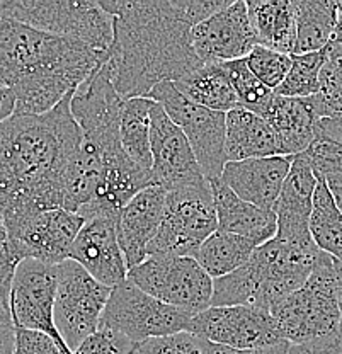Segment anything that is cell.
I'll use <instances>...</instances> for the list:
<instances>
[{
  "label": "cell",
  "instance_id": "cell-1",
  "mask_svg": "<svg viewBox=\"0 0 342 354\" xmlns=\"http://www.w3.org/2000/svg\"><path fill=\"white\" fill-rule=\"evenodd\" d=\"M45 114H14L0 124V218L2 223L64 209L65 174L82 142L72 97Z\"/></svg>",
  "mask_w": 342,
  "mask_h": 354
},
{
  "label": "cell",
  "instance_id": "cell-2",
  "mask_svg": "<svg viewBox=\"0 0 342 354\" xmlns=\"http://www.w3.org/2000/svg\"><path fill=\"white\" fill-rule=\"evenodd\" d=\"M113 17L106 55L121 97H149L162 82H178L203 66L193 48L194 22L186 0H99Z\"/></svg>",
  "mask_w": 342,
  "mask_h": 354
},
{
  "label": "cell",
  "instance_id": "cell-3",
  "mask_svg": "<svg viewBox=\"0 0 342 354\" xmlns=\"http://www.w3.org/2000/svg\"><path fill=\"white\" fill-rule=\"evenodd\" d=\"M106 55L0 16V84L16 95L14 114H45L79 91Z\"/></svg>",
  "mask_w": 342,
  "mask_h": 354
},
{
  "label": "cell",
  "instance_id": "cell-4",
  "mask_svg": "<svg viewBox=\"0 0 342 354\" xmlns=\"http://www.w3.org/2000/svg\"><path fill=\"white\" fill-rule=\"evenodd\" d=\"M322 250L295 245L274 237L257 247L242 268L213 279L211 307H252L267 310L300 290L310 278Z\"/></svg>",
  "mask_w": 342,
  "mask_h": 354
},
{
  "label": "cell",
  "instance_id": "cell-5",
  "mask_svg": "<svg viewBox=\"0 0 342 354\" xmlns=\"http://www.w3.org/2000/svg\"><path fill=\"white\" fill-rule=\"evenodd\" d=\"M271 315L283 339L289 344H301L341 332L334 257L320 254L307 283L279 300L271 308Z\"/></svg>",
  "mask_w": 342,
  "mask_h": 354
},
{
  "label": "cell",
  "instance_id": "cell-6",
  "mask_svg": "<svg viewBox=\"0 0 342 354\" xmlns=\"http://www.w3.org/2000/svg\"><path fill=\"white\" fill-rule=\"evenodd\" d=\"M0 16L101 53H108L113 44V17L99 0H2Z\"/></svg>",
  "mask_w": 342,
  "mask_h": 354
},
{
  "label": "cell",
  "instance_id": "cell-7",
  "mask_svg": "<svg viewBox=\"0 0 342 354\" xmlns=\"http://www.w3.org/2000/svg\"><path fill=\"white\" fill-rule=\"evenodd\" d=\"M218 230L209 180L167 191L159 234L146 249L149 256L196 257L209 235Z\"/></svg>",
  "mask_w": 342,
  "mask_h": 354
},
{
  "label": "cell",
  "instance_id": "cell-8",
  "mask_svg": "<svg viewBox=\"0 0 342 354\" xmlns=\"http://www.w3.org/2000/svg\"><path fill=\"white\" fill-rule=\"evenodd\" d=\"M128 281L191 315L211 307L213 278L194 257L149 256L128 271Z\"/></svg>",
  "mask_w": 342,
  "mask_h": 354
},
{
  "label": "cell",
  "instance_id": "cell-9",
  "mask_svg": "<svg viewBox=\"0 0 342 354\" xmlns=\"http://www.w3.org/2000/svg\"><path fill=\"white\" fill-rule=\"evenodd\" d=\"M149 97L160 104L169 118L181 128L206 179H220L227 165V113L194 104L179 92L174 82L159 84Z\"/></svg>",
  "mask_w": 342,
  "mask_h": 354
},
{
  "label": "cell",
  "instance_id": "cell-10",
  "mask_svg": "<svg viewBox=\"0 0 342 354\" xmlns=\"http://www.w3.org/2000/svg\"><path fill=\"white\" fill-rule=\"evenodd\" d=\"M58 271L55 324L70 351H75L101 326L111 288L101 285L75 261L68 259Z\"/></svg>",
  "mask_w": 342,
  "mask_h": 354
},
{
  "label": "cell",
  "instance_id": "cell-11",
  "mask_svg": "<svg viewBox=\"0 0 342 354\" xmlns=\"http://www.w3.org/2000/svg\"><path fill=\"white\" fill-rule=\"evenodd\" d=\"M194 315L150 297L126 279L113 288L101 326L126 335L137 344L153 337L189 332Z\"/></svg>",
  "mask_w": 342,
  "mask_h": 354
},
{
  "label": "cell",
  "instance_id": "cell-12",
  "mask_svg": "<svg viewBox=\"0 0 342 354\" xmlns=\"http://www.w3.org/2000/svg\"><path fill=\"white\" fill-rule=\"evenodd\" d=\"M123 104L124 97L114 87L106 62L72 97L70 109L82 130V138L97 147L104 160L124 153L120 138Z\"/></svg>",
  "mask_w": 342,
  "mask_h": 354
},
{
  "label": "cell",
  "instance_id": "cell-13",
  "mask_svg": "<svg viewBox=\"0 0 342 354\" xmlns=\"http://www.w3.org/2000/svg\"><path fill=\"white\" fill-rule=\"evenodd\" d=\"M86 220L67 209H48L3 225L6 245L19 261L35 259L60 266L70 259L73 242Z\"/></svg>",
  "mask_w": 342,
  "mask_h": 354
},
{
  "label": "cell",
  "instance_id": "cell-14",
  "mask_svg": "<svg viewBox=\"0 0 342 354\" xmlns=\"http://www.w3.org/2000/svg\"><path fill=\"white\" fill-rule=\"evenodd\" d=\"M58 271L57 266L35 259L21 261L16 269L10 293V307L16 327L38 330L50 335L64 354H73L61 339L55 324V300H57Z\"/></svg>",
  "mask_w": 342,
  "mask_h": 354
},
{
  "label": "cell",
  "instance_id": "cell-15",
  "mask_svg": "<svg viewBox=\"0 0 342 354\" xmlns=\"http://www.w3.org/2000/svg\"><path fill=\"white\" fill-rule=\"evenodd\" d=\"M189 334L234 349H256L285 341L274 317L252 307H209L193 317Z\"/></svg>",
  "mask_w": 342,
  "mask_h": 354
},
{
  "label": "cell",
  "instance_id": "cell-16",
  "mask_svg": "<svg viewBox=\"0 0 342 354\" xmlns=\"http://www.w3.org/2000/svg\"><path fill=\"white\" fill-rule=\"evenodd\" d=\"M193 48L203 65H220L247 58L257 46L247 2L231 0L220 12L194 26Z\"/></svg>",
  "mask_w": 342,
  "mask_h": 354
},
{
  "label": "cell",
  "instance_id": "cell-17",
  "mask_svg": "<svg viewBox=\"0 0 342 354\" xmlns=\"http://www.w3.org/2000/svg\"><path fill=\"white\" fill-rule=\"evenodd\" d=\"M152 177L155 186L165 191L208 180L201 171L191 143L181 128L169 118L160 104H153L152 114Z\"/></svg>",
  "mask_w": 342,
  "mask_h": 354
},
{
  "label": "cell",
  "instance_id": "cell-18",
  "mask_svg": "<svg viewBox=\"0 0 342 354\" xmlns=\"http://www.w3.org/2000/svg\"><path fill=\"white\" fill-rule=\"evenodd\" d=\"M116 216H94L86 220L73 242L70 259L108 288H116L128 279V266L117 242Z\"/></svg>",
  "mask_w": 342,
  "mask_h": 354
},
{
  "label": "cell",
  "instance_id": "cell-19",
  "mask_svg": "<svg viewBox=\"0 0 342 354\" xmlns=\"http://www.w3.org/2000/svg\"><path fill=\"white\" fill-rule=\"evenodd\" d=\"M317 183V176L307 158L301 153L293 157L276 206V237L295 245H315L310 234V216Z\"/></svg>",
  "mask_w": 342,
  "mask_h": 354
},
{
  "label": "cell",
  "instance_id": "cell-20",
  "mask_svg": "<svg viewBox=\"0 0 342 354\" xmlns=\"http://www.w3.org/2000/svg\"><path fill=\"white\" fill-rule=\"evenodd\" d=\"M167 191L160 186H150L124 206L117 215L116 230L128 271L146 259V249L152 243L164 218Z\"/></svg>",
  "mask_w": 342,
  "mask_h": 354
},
{
  "label": "cell",
  "instance_id": "cell-21",
  "mask_svg": "<svg viewBox=\"0 0 342 354\" xmlns=\"http://www.w3.org/2000/svg\"><path fill=\"white\" fill-rule=\"evenodd\" d=\"M292 162L293 157L283 155L227 162L220 179L244 201L276 213L279 194L292 169Z\"/></svg>",
  "mask_w": 342,
  "mask_h": 354
},
{
  "label": "cell",
  "instance_id": "cell-22",
  "mask_svg": "<svg viewBox=\"0 0 342 354\" xmlns=\"http://www.w3.org/2000/svg\"><path fill=\"white\" fill-rule=\"evenodd\" d=\"M263 118L273 127L278 155L283 157L303 153L317 136L320 120L312 97H285L274 94Z\"/></svg>",
  "mask_w": 342,
  "mask_h": 354
},
{
  "label": "cell",
  "instance_id": "cell-23",
  "mask_svg": "<svg viewBox=\"0 0 342 354\" xmlns=\"http://www.w3.org/2000/svg\"><path fill=\"white\" fill-rule=\"evenodd\" d=\"M215 199L218 230L249 239L257 247L273 241L278 230L276 213L266 212L238 198L222 179L209 180Z\"/></svg>",
  "mask_w": 342,
  "mask_h": 354
},
{
  "label": "cell",
  "instance_id": "cell-24",
  "mask_svg": "<svg viewBox=\"0 0 342 354\" xmlns=\"http://www.w3.org/2000/svg\"><path fill=\"white\" fill-rule=\"evenodd\" d=\"M227 162L266 158L278 155L276 133L259 114L244 108L227 113Z\"/></svg>",
  "mask_w": 342,
  "mask_h": 354
},
{
  "label": "cell",
  "instance_id": "cell-25",
  "mask_svg": "<svg viewBox=\"0 0 342 354\" xmlns=\"http://www.w3.org/2000/svg\"><path fill=\"white\" fill-rule=\"evenodd\" d=\"M247 10L257 44L285 55L295 53V0H249Z\"/></svg>",
  "mask_w": 342,
  "mask_h": 354
},
{
  "label": "cell",
  "instance_id": "cell-26",
  "mask_svg": "<svg viewBox=\"0 0 342 354\" xmlns=\"http://www.w3.org/2000/svg\"><path fill=\"white\" fill-rule=\"evenodd\" d=\"M296 44L295 53L322 51L332 39L339 19L336 0H295Z\"/></svg>",
  "mask_w": 342,
  "mask_h": 354
},
{
  "label": "cell",
  "instance_id": "cell-27",
  "mask_svg": "<svg viewBox=\"0 0 342 354\" xmlns=\"http://www.w3.org/2000/svg\"><path fill=\"white\" fill-rule=\"evenodd\" d=\"M191 102L206 109L230 113L238 108V99L222 65H203L174 82Z\"/></svg>",
  "mask_w": 342,
  "mask_h": 354
},
{
  "label": "cell",
  "instance_id": "cell-28",
  "mask_svg": "<svg viewBox=\"0 0 342 354\" xmlns=\"http://www.w3.org/2000/svg\"><path fill=\"white\" fill-rule=\"evenodd\" d=\"M153 104L155 101L150 97L124 99L120 123V138L124 153L146 172H152L150 114Z\"/></svg>",
  "mask_w": 342,
  "mask_h": 354
},
{
  "label": "cell",
  "instance_id": "cell-29",
  "mask_svg": "<svg viewBox=\"0 0 342 354\" xmlns=\"http://www.w3.org/2000/svg\"><path fill=\"white\" fill-rule=\"evenodd\" d=\"M256 249L249 239L216 230L203 242L194 259L213 279H218L242 268Z\"/></svg>",
  "mask_w": 342,
  "mask_h": 354
},
{
  "label": "cell",
  "instance_id": "cell-30",
  "mask_svg": "<svg viewBox=\"0 0 342 354\" xmlns=\"http://www.w3.org/2000/svg\"><path fill=\"white\" fill-rule=\"evenodd\" d=\"M310 234L315 245L334 259L342 261V213L337 208L323 177H317Z\"/></svg>",
  "mask_w": 342,
  "mask_h": 354
},
{
  "label": "cell",
  "instance_id": "cell-31",
  "mask_svg": "<svg viewBox=\"0 0 342 354\" xmlns=\"http://www.w3.org/2000/svg\"><path fill=\"white\" fill-rule=\"evenodd\" d=\"M222 68L225 70L228 80H230L231 87H234L235 94L238 99V108H244L252 113L264 116L266 109L269 108L271 101H273L276 92L273 88L266 87L249 68L245 58L242 60L227 62V64H220Z\"/></svg>",
  "mask_w": 342,
  "mask_h": 354
},
{
  "label": "cell",
  "instance_id": "cell-32",
  "mask_svg": "<svg viewBox=\"0 0 342 354\" xmlns=\"http://www.w3.org/2000/svg\"><path fill=\"white\" fill-rule=\"evenodd\" d=\"M323 64H325L323 50L315 53L292 55V68L274 92L285 97H312L319 94L320 72Z\"/></svg>",
  "mask_w": 342,
  "mask_h": 354
},
{
  "label": "cell",
  "instance_id": "cell-33",
  "mask_svg": "<svg viewBox=\"0 0 342 354\" xmlns=\"http://www.w3.org/2000/svg\"><path fill=\"white\" fill-rule=\"evenodd\" d=\"M21 261L7 249L0 250V354H14L16 346V324H14L10 293L16 269Z\"/></svg>",
  "mask_w": 342,
  "mask_h": 354
},
{
  "label": "cell",
  "instance_id": "cell-34",
  "mask_svg": "<svg viewBox=\"0 0 342 354\" xmlns=\"http://www.w3.org/2000/svg\"><path fill=\"white\" fill-rule=\"evenodd\" d=\"M249 68L260 82L266 87L276 91L283 84L285 77L288 75L292 68V55L279 53V51L271 50V48L260 46L256 48L245 58Z\"/></svg>",
  "mask_w": 342,
  "mask_h": 354
},
{
  "label": "cell",
  "instance_id": "cell-35",
  "mask_svg": "<svg viewBox=\"0 0 342 354\" xmlns=\"http://www.w3.org/2000/svg\"><path fill=\"white\" fill-rule=\"evenodd\" d=\"M317 177L342 174V145L325 136H315L303 153Z\"/></svg>",
  "mask_w": 342,
  "mask_h": 354
},
{
  "label": "cell",
  "instance_id": "cell-36",
  "mask_svg": "<svg viewBox=\"0 0 342 354\" xmlns=\"http://www.w3.org/2000/svg\"><path fill=\"white\" fill-rule=\"evenodd\" d=\"M138 346L120 332L99 327L73 354H137Z\"/></svg>",
  "mask_w": 342,
  "mask_h": 354
},
{
  "label": "cell",
  "instance_id": "cell-37",
  "mask_svg": "<svg viewBox=\"0 0 342 354\" xmlns=\"http://www.w3.org/2000/svg\"><path fill=\"white\" fill-rule=\"evenodd\" d=\"M137 354H203L196 335L189 332L153 337L138 346Z\"/></svg>",
  "mask_w": 342,
  "mask_h": 354
},
{
  "label": "cell",
  "instance_id": "cell-38",
  "mask_svg": "<svg viewBox=\"0 0 342 354\" xmlns=\"http://www.w3.org/2000/svg\"><path fill=\"white\" fill-rule=\"evenodd\" d=\"M14 354H64L60 346L38 330H29L16 327V346Z\"/></svg>",
  "mask_w": 342,
  "mask_h": 354
},
{
  "label": "cell",
  "instance_id": "cell-39",
  "mask_svg": "<svg viewBox=\"0 0 342 354\" xmlns=\"http://www.w3.org/2000/svg\"><path fill=\"white\" fill-rule=\"evenodd\" d=\"M198 342H200V349L203 354H288V349H289L288 341H281L278 342V344L264 346V348H256V349H234V348H228V346L205 341V339H200V337H198Z\"/></svg>",
  "mask_w": 342,
  "mask_h": 354
},
{
  "label": "cell",
  "instance_id": "cell-40",
  "mask_svg": "<svg viewBox=\"0 0 342 354\" xmlns=\"http://www.w3.org/2000/svg\"><path fill=\"white\" fill-rule=\"evenodd\" d=\"M307 346L310 354H342V332L308 341Z\"/></svg>",
  "mask_w": 342,
  "mask_h": 354
},
{
  "label": "cell",
  "instance_id": "cell-41",
  "mask_svg": "<svg viewBox=\"0 0 342 354\" xmlns=\"http://www.w3.org/2000/svg\"><path fill=\"white\" fill-rule=\"evenodd\" d=\"M317 136H325L342 145V113L320 120L317 123Z\"/></svg>",
  "mask_w": 342,
  "mask_h": 354
},
{
  "label": "cell",
  "instance_id": "cell-42",
  "mask_svg": "<svg viewBox=\"0 0 342 354\" xmlns=\"http://www.w3.org/2000/svg\"><path fill=\"white\" fill-rule=\"evenodd\" d=\"M16 113V95L9 87L0 84V124Z\"/></svg>",
  "mask_w": 342,
  "mask_h": 354
},
{
  "label": "cell",
  "instance_id": "cell-43",
  "mask_svg": "<svg viewBox=\"0 0 342 354\" xmlns=\"http://www.w3.org/2000/svg\"><path fill=\"white\" fill-rule=\"evenodd\" d=\"M327 183V187H329L330 194H332L334 201H336L337 208L341 209L342 213V174H332L323 177Z\"/></svg>",
  "mask_w": 342,
  "mask_h": 354
},
{
  "label": "cell",
  "instance_id": "cell-44",
  "mask_svg": "<svg viewBox=\"0 0 342 354\" xmlns=\"http://www.w3.org/2000/svg\"><path fill=\"white\" fill-rule=\"evenodd\" d=\"M334 272H336V295L341 310V332H342V261L334 259Z\"/></svg>",
  "mask_w": 342,
  "mask_h": 354
},
{
  "label": "cell",
  "instance_id": "cell-45",
  "mask_svg": "<svg viewBox=\"0 0 342 354\" xmlns=\"http://www.w3.org/2000/svg\"><path fill=\"white\" fill-rule=\"evenodd\" d=\"M7 241V235H6V228H3L2 218H0V250L3 249V243Z\"/></svg>",
  "mask_w": 342,
  "mask_h": 354
},
{
  "label": "cell",
  "instance_id": "cell-46",
  "mask_svg": "<svg viewBox=\"0 0 342 354\" xmlns=\"http://www.w3.org/2000/svg\"><path fill=\"white\" fill-rule=\"evenodd\" d=\"M337 7H339V10H342V0H339V2H337Z\"/></svg>",
  "mask_w": 342,
  "mask_h": 354
}]
</instances>
